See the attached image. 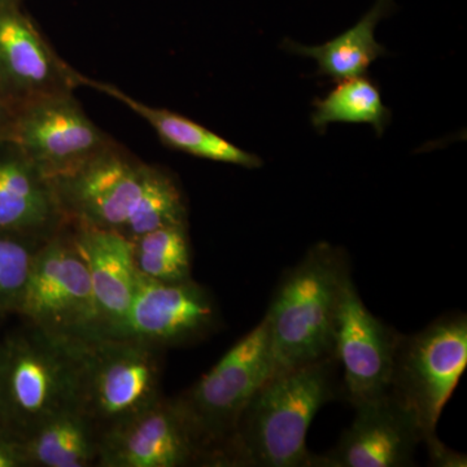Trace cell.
I'll return each instance as SVG.
<instances>
[{"label": "cell", "mask_w": 467, "mask_h": 467, "mask_svg": "<svg viewBox=\"0 0 467 467\" xmlns=\"http://www.w3.org/2000/svg\"><path fill=\"white\" fill-rule=\"evenodd\" d=\"M337 358L273 374L243 411L223 466L310 467V423L342 389Z\"/></svg>", "instance_id": "cell-1"}, {"label": "cell", "mask_w": 467, "mask_h": 467, "mask_svg": "<svg viewBox=\"0 0 467 467\" xmlns=\"http://www.w3.org/2000/svg\"><path fill=\"white\" fill-rule=\"evenodd\" d=\"M350 276L348 254L327 242L316 243L282 276L265 318L275 374L335 358V326Z\"/></svg>", "instance_id": "cell-2"}, {"label": "cell", "mask_w": 467, "mask_h": 467, "mask_svg": "<svg viewBox=\"0 0 467 467\" xmlns=\"http://www.w3.org/2000/svg\"><path fill=\"white\" fill-rule=\"evenodd\" d=\"M78 365L73 337L27 324L0 342V414L26 438L43 420L76 407Z\"/></svg>", "instance_id": "cell-3"}, {"label": "cell", "mask_w": 467, "mask_h": 467, "mask_svg": "<svg viewBox=\"0 0 467 467\" xmlns=\"http://www.w3.org/2000/svg\"><path fill=\"white\" fill-rule=\"evenodd\" d=\"M78 365L76 407L99 434L161 398L162 349L129 337H73Z\"/></svg>", "instance_id": "cell-4"}, {"label": "cell", "mask_w": 467, "mask_h": 467, "mask_svg": "<svg viewBox=\"0 0 467 467\" xmlns=\"http://www.w3.org/2000/svg\"><path fill=\"white\" fill-rule=\"evenodd\" d=\"M273 374L269 325L264 317L192 389L174 399L211 466H223L243 411Z\"/></svg>", "instance_id": "cell-5"}, {"label": "cell", "mask_w": 467, "mask_h": 467, "mask_svg": "<svg viewBox=\"0 0 467 467\" xmlns=\"http://www.w3.org/2000/svg\"><path fill=\"white\" fill-rule=\"evenodd\" d=\"M466 365L467 318L462 313L441 316L416 334H400L389 392L413 414L423 438L436 432Z\"/></svg>", "instance_id": "cell-6"}, {"label": "cell", "mask_w": 467, "mask_h": 467, "mask_svg": "<svg viewBox=\"0 0 467 467\" xmlns=\"http://www.w3.org/2000/svg\"><path fill=\"white\" fill-rule=\"evenodd\" d=\"M17 315L26 324L57 337L99 333L90 275L70 221L36 254Z\"/></svg>", "instance_id": "cell-7"}, {"label": "cell", "mask_w": 467, "mask_h": 467, "mask_svg": "<svg viewBox=\"0 0 467 467\" xmlns=\"http://www.w3.org/2000/svg\"><path fill=\"white\" fill-rule=\"evenodd\" d=\"M150 171L152 165L113 142L51 181L67 221L121 234L140 204Z\"/></svg>", "instance_id": "cell-8"}, {"label": "cell", "mask_w": 467, "mask_h": 467, "mask_svg": "<svg viewBox=\"0 0 467 467\" xmlns=\"http://www.w3.org/2000/svg\"><path fill=\"white\" fill-rule=\"evenodd\" d=\"M218 326L216 301L192 278L160 282L138 273L130 308L121 324L104 335L129 337L164 349L201 342Z\"/></svg>", "instance_id": "cell-9"}, {"label": "cell", "mask_w": 467, "mask_h": 467, "mask_svg": "<svg viewBox=\"0 0 467 467\" xmlns=\"http://www.w3.org/2000/svg\"><path fill=\"white\" fill-rule=\"evenodd\" d=\"M8 140L50 180L70 173L115 142L88 119L75 92L16 110Z\"/></svg>", "instance_id": "cell-10"}, {"label": "cell", "mask_w": 467, "mask_h": 467, "mask_svg": "<svg viewBox=\"0 0 467 467\" xmlns=\"http://www.w3.org/2000/svg\"><path fill=\"white\" fill-rule=\"evenodd\" d=\"M79 86V72L46 41L20 0H0V97L18 110Z\"/></svg>", "instance_id": "cell-11"}, {"label": "cell", "mask_w": 467, "mask_h": 467, "mask_svg": "<svg viewBox=\"0 0 467 467\" xmlns=\"http://www.w3.org/2000/svg\"><path fill=\"white\" fill-rule=\"evenodd\" d=\"M97 466L186 467L211 462L174 399L161 396L100 435Z\"/></svg>", "instance_id": "cell-12"}, {"label": "cell", "mask_w": 467, "mask_h": 467, "mask_svg": "<svg viewBox=\"0 0 467 467\" xmlns=\"http://www.w3.org/2000/svg\"><path fill=\"white\" fill-rule=\"evenodd\" d=\"M399 337L367 308L349 276L337 310L334 356L344 373L340 391L353 407L389 393Z\"/></svg>", "instance_id": "cell-13"}, {"label": "cell", "mask_w": 467, "mask_h": 467, "mask_svg": "<svg viewBox=\"0 0 467 467\" xmlns=\"http://www.w3.org/2000/svg\"><path fill=\"white\" fill-rule=\"evenodd\" d=\"M352 425L333 450L313 454L310 467L414 465L422 431L416 418L391 393L356 405Z\"/></svg>", "instance_id": "cell-14"}, {"label": "cell", "mask_w": 467, "mask_h": 467, "mask_svg": "<svg viewBox=\"0 0 467 467\" xmlns=\"http://www.w3.org/2000/svg\"><path fill=\"white\" fill-rule=\"evenodd\" d=\"M69 223L54 184L11 140H0V232L51 236Z\"/></svg>", "instance_id": "cell-15"}, {"label": "cell", "mask_w": 467, "mask_h": 467, "mask_svg": "<svg viewBox=\"0 0 467 467\" xmlns=\"http://www.w3.org/2000/svg\"><path fill=\"white\" fill-rule=\"evenodd\" d=\"M70 223L90 275L99 315L97 335H104L121 324L130 308L138 278L134 244L113 230Z\"/></svg>", "instance_id": "cell-16"}, {"label": "cell", "mask_w": 467, "mask_h": 467, "mask_svg": "<svg viewBox=\"0 0 467 467\" xmlns=\"http://www.w3.org/2000/svg\"><path fill=\"white\" fill-rule=\"evenodd\" d=\"M79 85L95 88L113 99L121 101L129 109L146 119L158 134L160 140L171 150H180L209 161L236 165V167L247 169L263 167L264 162L260 156L242 150L241 147L230 143L221 135L213 133L205 126L180 113L150 107L149 104L134 99L115 85L95 81L82 73L79 75Z\"/></svg>", "instance_id": "cell-17"}, {"label": "cell", "mask_w": 467, "mask_h": 467, "mask_svg": "<svg viewBox=\"0 0 467 467\" xmlns=\"http://www.w3.org/2000/svg\"><path fill=\"white\" fill-rule=\"evenodd\" d=\"M392 5V0H377L374 7L355 26L324 45L304 46L285 39L284 48L292 54L315 58L318 64L317 75L328 77L334 82L367 75L368 67L387 55L386 48L377 42L374 32Z\"/></svg>", "instance_id": "cell-18"}, {"label": "cell", "mask_w": 467, "mask_h": 467, "mask_svg": "<svg viewBox=\"0 0 467 467\" xmlns=\"http://www.w3.org/2000/svg\"><path fill=\"white\" fill-rule=\"evenodd\" d=\"M100 434L77 407L57 411L26 438L30 467L97 466Z\"/></svg>", "instance_id": "cell-19"}, {"label": "cell", "mask_w": 467, "mask_h": 467, "mask_svg": "<svg viewBox=\"0 0 467 467\" xmlns=\"http://www.w3.org/2000/svg\"><path fill=\"white\" fill-rule=\"evenodd\" d=\"M324 98L313 101L312 124L324 133L334 122L368 124L382 137L391 124V110L383 103L379 88L367 75L337 82Z\"/></svg>", "instance_id": "cell-20"}, {"label": "cell", "mask_w": 467, "mask_h": 467, "mask_svg": "<svg viewBox=\"0 0 467 467\" xmlns=\"http://www.w3.org/2000/svg\"><path fill=\"white\" fill-rule=\"evenodd\" d=\"M137 272L160 282L192 278V247L187 225L160 227L135 239Z\"/></svg>", "instance_id": "cell-21"}, {"label": "cell", "mask_w": 467, "mask_h": 467, "mask_svg": "<svg viewBox=\"0 0 467 467\" xmlns=\"http://www.w3.org/2000/svg\"><path fill=\"white\" fill-rule=\"evenodd\" d=\"M187 225V205L182 189L168 171L152 167L140 204L121 235L134 242L160 227Z\"/></svg>", "instance_id": "cell-22"}, {"label": "cell", "mask_w": 467, "mask_h": 467, "mask_svg": "<svg viewBox=\"0 0 467 467\" xmlns=\"http://www.w3.org/2000/svg\"><path fill=\"white\" fill-rule=\"evenodd\" d=\"M51 236L0 232V315L17 313L36 254Z\"/></svg>", "instance_id": "cell-23"}, {"label": "cell", "mask_w": 467, "mask_h": 467, "mask_svg": "<svg viewBox=\"0 0 467 467\" xmlns=\"http://www.w3.org/2000/svg\"><path fill=\"white\" fill-rule=\"evenodd\" d=\"M0 467H30L26 438L0 425Z\"/></svg>", "instance_id": "cell-24"}, {"label": "cell", "mask_w": 467, "mask_h": 467, "mask_svg": "<svg viewBox=\"0 0 467 467\" xmlns=\"http://www.w3.org/2000/svg\"><path fill=\"white\" fill-rule=\"evenodd\" d=\"M422 442H425L429 451L430 465L436 467H466V454L451 450L447 445L439 441L436 432L426 435Z\"/></svg>", "instance_id": "cell-25"}, {"label": "cell", "mask_w": 467, "mask_h": 467, "mask_svg": "<svg viewBox=\"0 0 467 467\" xmlns=\"http://www.w3.org/2000/svg\"><path fill=\"white\" fill-rule=\"evenodd\" d=\"M15 116H16V110L0 97V140H8Z\"/></svg>", "instance_id": "cell-26"}, {"label": "cell", "mask_w": 467, "mask_h": 467, "mask_svg": "<svg viewBox=\"0 0 467 467\" xmlns=\"http://www.w3.org/2000/svg\"><path fill=\"white\" fill-rule=\"evenodd\" d=\"M0 425H5V423H3L2 414H0Z\"/></svg>", "instance_id": "cell-27"}]
</instances>
